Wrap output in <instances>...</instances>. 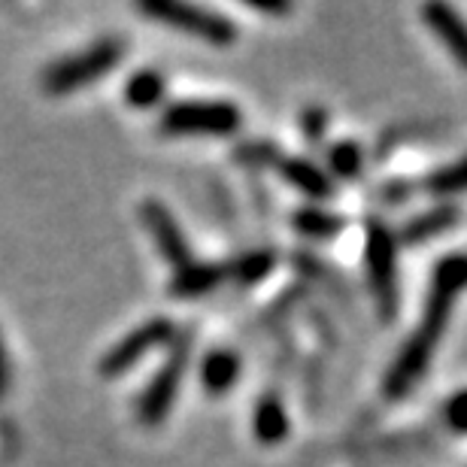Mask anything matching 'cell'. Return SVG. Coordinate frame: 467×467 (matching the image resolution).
I'll list each match as a JSON object with an SVG mask.
<instances>
[{
    "label": "cell",
    "mask_w": 467,
    "mask_h": 467,
    "mask_svg": "<svg viewBox=\"0 0 467 467\" xmlns=\"http://www.w3.org/2000/svg\"><path fill=\"white\" fill-rule=\"evenodd\" d=\"M121 58H125V40H119V36H104V40L86 46L82 52L49 64L40 77V86H43V91H49L55 98L70 95V91H79V88L91 86V82L104 79Z\"/></svg>",
    "instance_id": "7a4b0ae2"
},
{
    "label": "cell",
    "mask_w": 467,
    "mask_h": 467,
    "mask_svg": "<svg viewBox=\"0 0 467 467\" xmlns=\"http://www.w3.org/2000/svg\"><path fill=\"white\" fill-rule=\"evenodd\" d=\"M173 337H176V328L167 319H161V316L137 325V328L125 334L116 347L107 349V355L98 364L100 377H107V379L121 377V373H128L130 368H137V361L146 358L149 352H155L158 347H164V343H173Z\"/></svg>",
    "instance_id": "8992f818"
},
{
    "label": "cell",
    "mask_w": 467,
    "mask_h": 467,
    "mask_svg": "<svg viewBox=\"0 0 467 467\" xmlns=\"http://www.w3.org/2000/svg\"><path fill=\"white\" fill-rule=\"evenodd\" d=\"M452 222V210H441V213H428V216L422 219H413V225L407 228V237H413V240H422L428 237V234H437V231H443L446 225Z\"/></svg>",
    "instance_id": "d6986e66"
},
{
    "label": "cell",
    "mask_w": 467,
    "mask_h": 467,
    "mask_svg": "<svg viewBox=\"0 0 467 467\" xmlns=\"http://www.w3.org/2000/svg\"><path fill=\"white\" fill-rule=\"evenodd\" d=\"M270 267H274V255L270 252H249V255L228 265V276L240 279V283H258L261 276L270 274Z\"/></svg>",
    "instance_id": "9a60e30c"
},
{
    "label": "cell",
    "mask_w": 467,
    "mask_h": 467,
    "mask_svg": "<svg viewBox=\"0 0 467 467\" xmlns=\"http://www.w3.org/2000/svg\"><path fill=\"white\" fill-rule=\"evenodd\" d=\"M368 267H370V283L373 295L379 301V310L386 313V319L395 313L398 301V283H395V246H391L389 231H382L379 225L370 228L368 237Z\"/></svg>",
    "instance_id": "52a82bcc"
},
{
    "label": "cell",
    "mask_w": 467,
    "mask_h": 467,
    "mask_svg": "<svg viewBox=\"0 0 467 467\" xmlns=\"http://www.w3.org/2000/svg\"><path fill=\"white\" fill-rule=\"evenodd\" d=\"M240 121V109L228 100H180L164 109L158 128L171 137H228Z\"/></svg>",
    "instance_id": "3957f363"
},
{
    "label": "cell",
    "mask_w": 467,
    "mask_h": 467,
    "mask_svg": "<svg viewBox=\"0 0 467 467\" xmlns=\"http://www.w3.org/2000/svg\"><path fill=\"white\" fill-rule=\"evenodd\" d=\"M140 13L152 16L161 25L176 27V31L192 34L213 46H228L237 40V27H234L231 18L213 13L207 6L180 4V0H146V4H140Z\"/></svg>",
    "instance_id": "277c9868"
},
{
    "label": "cell",
    "mask_w": 467,
    "mask_h": 467,
    "mask_svg": "<svg viewBox=\"0 0 467 467\" xmlns=\"http://www.w3.org/2000/svg\"><path fill=\"white\" fill-rule=\"evenodd\" d=\"M295 228L306 237H331L334 231H340V219L322 210H301L295 216Z\"/></svg>",
    "instance_id": "2e32d148"
},
{
    "label": "cell",
    "mask_w": 467,
    "mask_h": 467,
    "mask_svg": "<svg viewBox=\"0 0 467 467\" xmlns=\"http://www.w3.org/2000/svg\"><path fill=\"white\" fill-rule=\"evenodd\" d=\"M237 377H240V358L231 349H213L210 355H203L201 386L207 389V395L213 398L228 395Z\"/></svg>",
    "instance_id": "8fae6325"
},
{
    "label": "cell",
    "mask_w": 467,
    "mask_h": 467,
    "mask_svg": "<svg viewBox=\"0 0 467 467\" xmlns=\"http://www.w3.org/2000/svg\"><path fill=\"white\" fill-rule=\"evenodd\" d=\"M304 130H306V137H310V140L322 137V130H325V113H322V109H306V113H304Z\"/></svg>",
    "instance_id": "7402d4cb"
},
{
    "label": "cell",
    "mask_w": 467,
    "mask_h": 467,
    "mask_svg": "<svg viewBox=\"0 0 467 467\" xmlns=\"http://www.w3.org/2000/svg\"><path fill=\"white\" fill-rule=\"evenodd\" d=\"M328 161H331V171H334V173H340V176H355V173H358V167H361V152H358V146L340 143V146H334V149H331Z\"/></svg>",
    "instance_id": "ac0fdd59"
},
{
    "label": "cell",
    "mask_w": 467,
    "mask_h": 467,
    "mask_svg": "<svg viewBox=\"0 0 467 467\" xmlns=\"http://www.w3.org/2000/svg\"><path fill=\"white\" fill-rule=\"evenodd\" d=\"M140 216H143V225L152 234L158 252H161L173 267L189 265L192 252H189V243H185V234L176 225L173 213L167 210L161 201H146L143 207H140Z\"/></svg>",
    "instance_id": "ba28073f"
},
{
    "label": "cell",
    "mask_w": 467,
    "mask_h": 467,
    "mask_svg": "<svg viewBox=\"0 0 467 467\" xmlns=\"http://www.w3.org/2000/svg\"><path fill=\"white\" fill-rule=\"evenodd\" d=\"M6 386H9V364H6L4 340H0V400H4V395H6Z\"/></svg>",
    "instance_id": "603a6c76"
},
{
    "label": "cell",
    "mask_w": 467,
    "mask_h": 467,
    "mask_svg": "<svg viewBox=\"0 0 467 467\" xmlns=\"http://www.w3.org/2000/svg\"><path fill=\"white\" fill-rule=\"evenodd\" d=\"M446 419H450V425L455 431H467V389L459 391V395L446 404Z\"/></svg>",
    "instance_id": "ffe728a7"
},
{
    "label": "cell",
    "mask_w": 467,
    "mask_h": 467,
    "mask_svg": "<svg viewBox=\"0 0 467 467\" xmlns=\"http://www.w3.org/2000/svg\"><path fill=\"white\" fill-rule=\"evenodd\" d=\"M279 173H283L285 182H292L295 189H301L310 198H328L331 194V182L319 167L304 161V158H279Z\"/></svg>",
    "instance_id": "4fadbf2b"
},
{
    "label": "cell",
    "mask_w": 467,
    "mask_h": 467,
    "mask_svg": "<svg viewBox=\"0 0 467 467\" xmlns=\"http://www.w3.org/2000/svg\"><path fill=\"white\" fill-rule=\"evenodd\" d=\"M252 431H255L258 443H265V446H276L285 441L288 416H285V407L279 404V398L267 395L258 400L255 416H252Z\"/></svg>",
    "instance_id": "7c38bea8"
},
{
    "label": "cell",
    "mask_w": 467,
    "mask_h": 467,
    "mask_svg": "<svg viewBox=\"0 0 467 467\" xmlns=\"http://www.w3.org/2000/svg\"><path fill=\"white\" fill-rule=\"evenodd\" d=\"M167 91V82L158 70H137L134 77L125 82V100L134 109H152L161 104Z\"/></svg>",
    "instance_id": "5bb4252c"
},
{
    "label": "cell",
    "mask_w": 467,
    "mask_h": 467,
    "mask_svg": "<svg viewBox=\"0 0 467 467\" xmlns=\"http://www.w3.org/2000/svg\"><path fill=\"white\" fill-rule=\"evenodd\" d=\"M464 285H467V255H452L441 261V267L434 270V285H431V297H428L425 319L419 325V331L410 337L407 349L400 352L398 364L386 377V395L391 398L404 395V391L425 373L437 340H441V334L446 328V319H450L452 297L459 295Z\"/></svg>",
    "instance_id": "6da1fadb"
},
{
    "label": "cell",
    "mask_w": 467,
    "mask_h": 467,
    "mask_svg": "<svg viewBox=\"0 0 467 467\" xmlns=\"http://www.w3.org/2000/svg\"><path fill=\"white\" fill-rule=\"evenodd\" d=\"M425 22L431 25V31L446 43V49L452 52V58L467 67V25L462 18L455 16L450 6L434 4V6H425Z\"/></svg>",
    "instance_id": "30bf717a"
},
{
    "label": "cell",
    "mask_w": 467,
    "mask_h": 467,
    "mask_svg": "<svg viewBox=\"0 0 467 467\" xmlns=\"http://www.w3.org/2000/svg\"><path fill=\"white\" fill-rule=\"evenodd\" d=\"M428 189L437 192V194H455V192H464L467 189V158L459 164L446 167V171L434 173L428 180Z\"/></svg>",
    "instance_id": "e0dca14e"
},
{
    "label": "cell",
    "mask_w": 467,
    "mask_h": 467,
    "mask_svg": "<svg viewBox=\"0 0 467 467\" xmlns=\"http://www.w3.org/2000/svg\"><path fill=\"white\" fill-rule=\"evenodd\" d=\"M237 158H243V161H258V164H267V158H276V152L270 149V143H249L243 146Z\"/></svg>",
    "instance_id": "44dd1931"
},
{
    "label": "cell",
    "mask_w": 467,
    "mask_h": 467,
    "mask_svg": "<svg viewBox=\"0 0 467 467\" xmlns=\"http://www.w3.org/2000/svg\"><path fill=\"white\" fill-rule=\"evenodd\" d=\"M189 355H192V340L189 334H180L173 337L171 343V355L167 361L158 368V373L149 379V386L143 389V395L137 398V419L143 425H161L167 413L173 410L176 404V395H180V386H182V373H185V364H189Z\"/></svg>",
    "instance_id": "5b68a950"
},
{
    "label": "cell",
    "mask_w": 467,
    "mask_h": 467,
    "mask_svg": "<svg viewBox=\"0 0 467 467\" xmlns=\"http://www.w3.org/2000/svg\"><path fill=\"white\" fill-rule=\"evenodd\" d=\"M228 276V265H216V261H189V265L176 267L171 276V295L180 301H194L210 292H216L222 279Z\"/></svg>",
    "instance_id": "9c48e42d"
}]
</instances>
